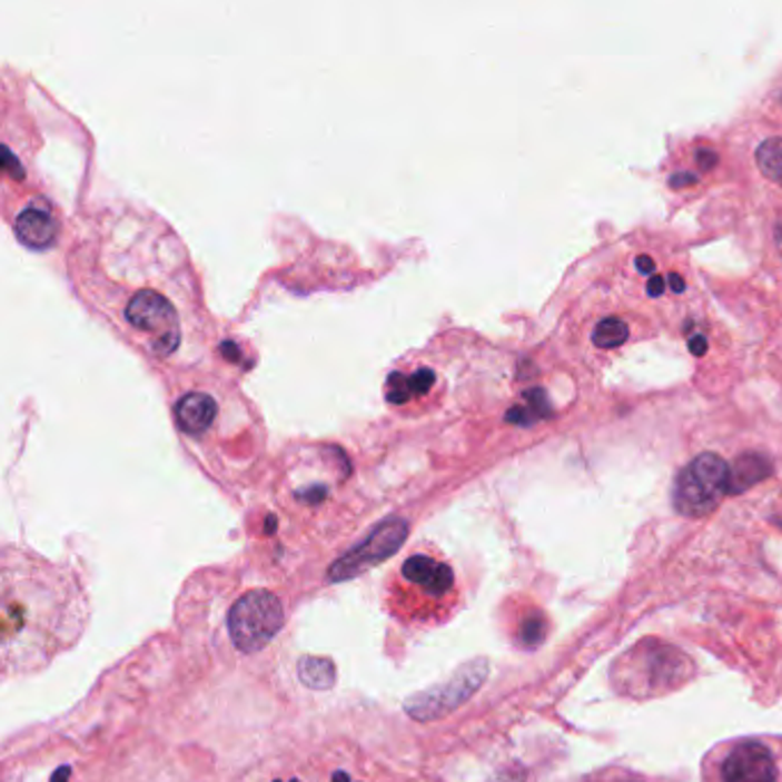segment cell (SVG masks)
Listing matches in <instances>:
<instances>
[{"label":"cell","mask_w":782,"mask_h":782,"mask_svg":"<svg viewBox=\"0 0 782 782\" xmlns=\"http://www.w3.org/2000/svg\"><path fill=\"white\" fill-rule=\"evenodd\" d=\"M689 670L691 661L677 647L645 641L620 659L613 680L628 695L647 697L682 686L689 680Z\"/></svg>","instance_id":"obj_1"},{"label":"cell","mask_w":782,"mask_h":782,"mask_svg":"<svg viewBox=\"0 0 782 782\" xmlns=\"http://www.w3.org/2000/svg\"><path fill=\"white\" fill-rule=\"evenodd\" d=\"M285 624V611L280 600L269 590H250L228 615L230 639L239 652L253 654L265 650Z\"/></svg>","instance_id":"obj_2"},{"label":"cell","mask_w":782,"mask_h":782,"mask_svg":"<svg viewBox=\"0 0 782 782\" xmlns=\"http://www.w3.org/2000/svg\"><path fill=\"white\" fill-rule=\"evenodd\" d=\"M730 487V466L716 453L695 457L677 477L673 503L684 516L700 518L716 509Z\"/></svg>","instance_id":"obj_3"},{"label":"cell","mask_w":782,"mask_h":782,"mask_svg":"<svg viewBox=\"0 0 782 782\" xmlns=\"http://www.w3.org/2000/svg\"><path fill=\"white\" fill-rule=\"evenodd\" d=\"M487 675H489V661L487 659H473V661L464 663L445 684L406 697L404 712L420 723H432V721L445 719L455 710H459L462 704H466L479 691V686L484 684V680H487Z\"/></svg>","instance_id":"obj_4"},{"label":"cell","mask_w":782,"mask_h":782,"mask_svg":"<svg viewBox=\"0 0 782 782\" xmlns=\"http://www.w3.org/2000/svg\"><path fill=\"white\" fill-rule=\"evenodd\" d=\"M408 535V524L399 516H390L367 535L365 542L345 553L338 563L328 570V581L343 583L360 576L363 572L388 561L395 555Z\"/></svg>","instance_id":"obj_5"},{"label":"cell","mask_w":782,"mask_h":782,"mask_svg":"<svg viewBox=\"0 0 782 782\" xmlns=\"http://www.w3.org/2000/svg\"><path fill=\"white\" fill-rule=\"evenodd\" d=\"M127 319L133 328L150 333L155 349L170 354L179 345V319L168 299L157 291H138L127 306Z\"/></svg>","instance_id":"obj_6"},{"label":"cell","mask_w":782,"mask_h":782,"mask_svg":"<svg viewBox=\"0 0 782 782\" xmlns=\"http://www.w3.org/2000/svg\"><path fill=\"white\" fill-rule=\"evenodd\" d=\"M778 769L764 743L746 741L725 758L723 782H775Z\"/></svg>","instance_id":"obj_7"},{"label":"cell","mask_w":782,"mask_h":782,"mask_svg":"<svg viewBox=\"0 0 782 782\" xmlns=\"http://www.w3.org/2000/svg\"><path fill=\"white\" fill-rule=\"evenodd\" d=\"M402 576L408 583L418 585L425 594H429V597H436V600L445 597V594H448L455 585L453 570L445 563L432 561V557H427V555L408 557L402 567Z\"/></svg>","instance_id":"obj_8"},{"label":"cell","mask_w":782,"mask_h":782,"mask_svg":"<svg viewBox=\"0 0 782 782\" xmlns=\"http://www.w3.org/2000/svg\"><path fill=\"white\" fill-rule=\"evenodd\" d=\"M14 232L26 248L44 250L56 244L58 222L53 220V216L49 211L30 207L17 216Z\"/></svg>","instance_id":"obj_9"},{"label":"cell","mask_w":782,"mask_h":782,"mask_svg":"<svg viewBox=\"0 0 782 782\" xmlns=\"http://www.w3.org/2000/svg\"><path fill=\"white\" fill-rule=\"evenodd\" d=\"M175 418L181 432L194 436L202 434L216 418V402L207 393L184 395L175 406Z\"/></svg>","instance_id":"obj_10"},{"label":"cell","mask_w":782,"mask_h":782,"mask_svg":"<svg viewBox=\"0 0 782 782\" xmlns=\"http://www.w3.org/2000/svg\"><path fill=\"white\" fill-rule=\"evenodd\" d=\"M771 475V462L762 455L749 453L741 455L732 466H730V487L727 494L736 496L741 492H746L751 487H755L758 482L766 479Z\"/></svg>","instance_id":"obj_11"},{"label":"cell","mask_w":782,"mask_h":782,"mask_svg":"<svg viewBox=\"0 0 782 782\" xmlns=\"http://www.w3.org/2000/svg\"><path fill=\"white\" fill-rule=\"evenodd\" d=\"M299 680L315 691H328L335 684V665L326 656H304L299 661Z\"/></svg>","instance_id":"obj_12"},{"label":"cell","mask_w":782,"mask_h":782,"mask_svg":"<svg viewBox=\"0 0 782 782\" xmlns=\"http://www.w3.org/2000/svg\"><path fill=\"white\" fill-rule=\"evenodd\" d=\"M755 161L760 172L782 189V138L762 140L755 152Z\"/></svg>","instance_id":"obj_13"},{"label":"cell","mask_w":782,"mask_h":782,"mask_svg":"<svg viewBox=\"0 0 782 782\" xmlns=\"http://www.w3.org/2000/svg\"><path fill=\"white\" fill-rule=\"evenodd\" d=\"M626 340H628V326L617 317H608L600 321L592 333V343L600 349H615Z\"/></svg>","instance_id":"obj_14"},{"label":"cell","mask_w":782,"mask_h":782,"mask_svg":"<svg viewBox=\"0 0 782 782\" xmlns=\"http://www.w3.org/2000/svg\"><path fill=\"white\" fill-rule=\"evenodd\" d=\"M518 639L521 643H524L526 647L535 650L537 645L544 643L546 639V620L542 615H531L524 620V624H521V631H518Z\"/></svg>","instance_id":"obj_15"},{"label":"cell","mask_w":782,"mask_h":782,"mask_svg":"<svg viewBox=\"0 0 782 782\" xmlns=\"http://www.w3.org/2000/svg\"><path fill=\"white\" fill-rule=\"evenodd\" d=\"M414 397V388H412V382H408V377H402V375H393L388 379V399L393 404H404Z\"/></svg>","instance_id":"obj_16"},{"label":"cell","mask_w":782,"mask_h":782,"mask_svg":"<svg viewBox=\"0 0 782 782\" xmlns=\"http://www.w3.org/2000/svg\"><path fill=\"white\" fill-rule=\"evenodd\" d=\"M526 399H528L526 406L533 408V414H535L537 418H551V416H553L551 404H548V397H546L544 390H540V388L528 390V393H526Z\"/></svg>","instance_id":"obj_17"},{"label":"cell","mask_w":782,"mask_h":782,"mask_svg":"<svg viewBox=\"0 0 782 782\" xmlns=\"http://www.w3.org/2000/svg\"><path fill=\"white\" fill-rule=\"evenodd\" d=\"M507 420L512 425H521V427H528V425H535L540 418L533 414V408L531 406H514L509 408V414H507Z\"/></svg>","instance_id":"obj_18"},{"label":"cell","mask_w":782,"mask_h":782,"mask_svg":"<svg viewBox=\"0 0 782 782\" xmlns=\"http://www.w3.org/2000/svg\"><path fill=\"white\" fill-rule=\"evenodd\" d=\"M408 382H412L414 395L427 393V390H429V386L434 384V372H432V369H418L414 377H408Z\"/></svg>","instance_id":"obj_19"},{"label":"cell","mask_w":782,"mask_h":782,"mask_svg":"<svg viewBox=\"0 0 782 782\" xmlns=\"http://www.w3.org/2000/svg\"><path fill=\"white\" fill-rule=\"evenodd\" d=\"M697 164L702 170H712L719 164V155L712 150H700L697 152Z\"/></svg>","instance_id":"obj_20"},{"label":"cell","mask_w":782,"mask_h":782,"mask_svg":"<svg viewBox=\"0 0 782 782\" xmlns=\"http://www.w3.org/2000/svg\"><path fill=\"white\" fill-rule=\"evenodd\" d=\"M636 269H639L643 276H654L656 265H654V259H652L650 255H639V257H636Z\"/></svg>","instance_id":"obj_21"},{"label":"cell","mask_w":782,"mask_h":782,"mask_svg":"<svg viewBox=\"0 0 782 782\" xmlns=\"http://www.w3.org/2000/svg\"><path fill=\"white\" fill-rule=\"evenodd\" d=\"M695 181H697V177L691 172H680V175L670 177V186H673V189H684V186H691Z\"/></svg>","instance_id":"obj_22"},{"label":"cell","mask_w":782,"mask_h":782,"mask_svg":"<svg viewBox=\"0 0 782 782\" xmlns=\"http://www.w3.org/2000/svg\"><path fill=\"white\" fill-rule=\"evenodd\" d=\"M689 349L693 356H704L706 349H710V345H706V338H700V335H695V338H691V343H689Z\"/></svg>","instance_id":"obj_23"},{"label":"cell","mask_w":782,"mask_h":782,"mask_svg":"<svg viewBox=\"0 0 782 782\" xmlns=\"http://www.w3.org/2000/svg\"><path fill=\"white\" fill-rule=\"evenodd\" d=\"M663 289H665V280L661 276H652L650 283H647V294L656 299V296L663 294Z\"/></svg>","instance_id":"obj_24"},{"label":"cell","mask_w":782,"mask_h":782,"mask_svg":"<svg viewBox=\"0 0 782 782\" xmlns=\"http://www.w3.org/2000/svg\"><path fill=\"white\" fill-rule=\"evenodd\" d=\"M667 283H670V289H673L675 294H682V291L686 289V283L682 280L680 274H670V276H667Z\"/></svg>","instance_id":"obj_25"},{"label":"cell","mask_w":782,"mask_h":782,"mask_svg":"<svg viewBox=\"0 0 782 782\" xmlns=\"http://www.w3.org/2000/svg\"><path fill=\"white\" fill-rule=\"evenodd\" d=\"M69 775H71V769H69V766H60V769L53 773L51 782H67Z\"/></svg>","instance_id":"obj_26"},{"label":"cell","mask_w":782,"mask_h":782,"mask_svg":"<svg viewBox=\"0 0 782 782\" xmlns=\"http://www.w3.org/2000/svg\"><path fill=\"white\" fill-rule=\"evenodd\" d=\"M333 782H352V778H349V773H345V771H335V773H333Z\"/></svg>","instance_id":"obj_27"},{"label":"cell","mask_w":782,"mask_h":782,"mask_svg":"<svg viewBox=\"0 0 782 782\" xmlns=\"http://www.w3.org/2000/svg\"><path fill=\"white\" fill-rule=\"evenodd\" d=\"M276 782H285V780H276ZM287 782H301V780H287Z\"/></svg>","instance_id":"obj_28"}]
</instances>
